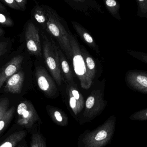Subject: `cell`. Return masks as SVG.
Returning <instances> with one entry per match:
<instances>
[{"label": "cell", "instance_id": "8", "mask_svg": "<svg viewBox=\"0 0 147 147\" xmlns=\"http://www.w3.org/2000/svg\"><path fill=\"white\" fill-rule=\"evenodd\" d=\"M125 81L133 89L147 94V72L137 70L129 71L126 73Z\"/></svg>", "mask_w": 147, "mask_h": 147}, {"label": "cell", "instance_id": "22", "mask_svg": "<svg viewBox=\"0 0 147 147\" xmlns=\"http://www.w3.org/2000/svg\"><path fill=\"white\" fill-rule=\"evenodd\" d=\"M106 7L111 14L117 18L119 14V5L115 0H107L105 1Z\"/></svg>", "mask_w": 147, "mask_h": 147}, {"label": "cell", "instance_id": "19", "mask_svg": "<svg viewBox=\"0 0 147 147\" xmlns=\"http://www.w3.org/2000/svg\"><path fill=\"white\" fill-rule=\"evenodd\" d=\"M34 16L36 20L40 24L43 28H47V18L45 9L41 6L37 5L34 7Z\"/></svg>", "mask_w": 147, "mask_h": 147}, {"label": "cell", "instance_id": "12", "mask_svg": "<svg viewBox=\"0 0 147 147\" xmlns=\"http://www.w3.org/2000/svg\"><path fill=\"white\" fill-rule=\"evenodd\" d=\"M69 103L74 116H77L84 108V99L77 87L69 85L67 89Z\"/></svg>", "mask_w": 147, "mask_h": 147}, {"label": "cell", "instance_id": "16", "mask_svg": "<svg viewBox=\"0 0 147 147\" xmlns=\"http://www.w3.org/2000/svg\"><path fill=\"white\" fill-rule=\"evenodd\" d=\"M57 50L60 60L61 69L63 73L64 76L69 84L72 83H73V77L69 65L66 60V58L64 55L62 50L58 46Z\"/></svg>", "mask_w": 147, "mask_h": 147}, {"label": "cell", "instance_id": "27", "mask_svg": "<svg viewBox=\"0 0 147 147\" xmlns=\"http://www.w3.org/2000/svg\"><path fill=\"white\" fill-rule=\"evenodd\" d=\"M3 3L7 5L9 7L16 10H22L19 7L15 0H4L1 1Z\"/></svg>", "mask_w": 147, "mask_h": 147}, {"label": "cell", "instance_id": "23", "mask_svg": "<svg viewBox=\"0 0 147 147\" xmlns=\"http://www.w3.org/2000/svg\"><path fill=\"white\" fill-rule=\"evenodd\" d=\"M130 119L134 121H147V108L136 112L130 117Z\"/></svg>", "mask_w": 147, "mask_h": 147}, {"label": "cell", "instance_id": "15", "mask_svg": "<svg viewBox=\"0 0 147 147\" xmlns=\"http://www.w3.org/2000/svg\"><path fill=\"white\" fill-rule=\"evenodd\" d=\"M72 26L78 35L90 48L94 49L97 53H99L98 46L93 40L91 35L81 25L76 22H72Z\"/></svg>", "mask_w": 147, "mask_h": 147}, {"label": "cell", "instance_id": "28", "mask_svg": "<svg viewBox=\"0 0 147 147\" xmlns=\"http://www.w3.org/2000/svg\"><path fill=\"white\" fill-rule=\"evenodd\" d=\"M7 42L2 41L0 42V57H1L7 51Z\"/></svg>", "mask_w": 147, "mask_h": 147}, {"label": "cell", "instance_id": "26", "mask_svg": "<svg viewBox=\"0 0 147 147\" xmlns=\"http://www.w3.org/2000/svg\"><path fill=\"white\" fill-rule=\"evenodd\" d=\"M129 52L130 54H131L134 58L147 64V54H146L131 51Z\"/></svg>", "mask_w": 147, "mask_h": 147}, {"label": "cell", "instance_id": "2", "mask_svg": "<svg viewBox=\"0 0 147 147\" xmlns=\"http://www.w3.org/2000/svg\"><path fill=\"white\" fill-rule=\"evenodd\" d=\"M45 9L47 18V30L56 39L68 58H72V48L69 33L65 30L59 16L54 10L47 6Z\"/></svg>", "mask_w": 147, "mask_h": 147}, {"label": "cell", "instance_id": "5", "mask_svg": "<svg viewBox=\"0 0 147 147\" xmlns=\"http://www.w3.org/2000/svg\"><path fill=\"white\" fill-rule=\"evenodd\" d=\"M106 104L101 91L95 90L92 91L85 102L83 116L85 121H90L101 114Z\"/></svg>", "mask_w": 147, "mask_h": 147}, {"label": "cell", "instance_id": "18", "mask_svg": "<svg viewBox=\"0 0 147 147\" xmlns=\"http://www.w3.org/2000/svg\"><path fill=\"white\" fill-rule=\"evenodd\" d=\"M81 53L85 62L86 65L92 80L95 78L96 73V64L92 58L90 56L88 51L82 46L80 47Z\"/></svg>", "mask_w": 147, "mask_h": 147}, {"label": "cell", "instance_id": "7", "mask_svg": "<svg viewBox=\"0 0 147 147\" xmlns=\"http://www.w3.org/2000/svg\"><path fill=\"white\" fill-rule=\"evenodd\" d=\"M27 48L30 54L40 57L41 44L38 30L32 22L28 23L25 31Z\"/></svg>", "mask_w": 147, "mask_h": 147}, {"label": "cell", "instance_id": "3", "mask_svg": "<svg viewBox=\"0 0 147 147\" xmlns=\"http://www.w3.org/2000/svg\"><path fill=\"white\" fill-rule=\"evenodd\" d=\"M69 37L72 48V59L74 72L79 79L81 88L88 89L91 86L93 80L87 70L78 41L70 33Z\"/></svg>", "mask_w": 147, "mask_h": 147}, {"label": "cell", "instance_id": "29", "mask_svg": "<svg viewBox=\"0 0 147 147\" xmlns=\"http://www.w3.org/2000/svg\"><path fill=\"white\" fill-rule=\"evenodd\" d=\"M17 4L22 10H25L26 8V4L27 3L26 0H15Z\"/></svg>", "mask_w": 147, "mask_h": 147}, {"label": "cell", "instance_id": "4", "mask_svg": "<svg viewBox=\"0 0 147 147\" xmlns=\"http://www.w3.org/2000/svg\"><path fill=\"white\" fill-rule=\"evenodd\" d=\"M43 54L47 68L58 85L60 86L63 78L57 46L46 38L43 44Z\"/></svg>", "mask_w": 147, "mask_h": 147}, {"label": "cell", "instance_id": "17", "mask_svg": "<svg viewBox=\"0 0 147 147\" xmlns=\"http://www.w3.org/2000/svg\"><path fill=\"white\" fill-rule=\"evenodd\" d=\"M26 135V131L22 130L10 135L1 145L0 147H15Z\"/></svg>", "mask_w": 147, "mask_h": 147}, {"label": "cell", "instance_id": "6", "mask_svg": "<svg viewBox=\"0 0 147 147\" xmlns=\"http://www.w3.org/2000/svg\"><path fill=\"white\" fill-rule=\"evenodd\" d=\"M17 123L26 128L32 127L37 122L40 121L39 117L31 102L25 101L18 105Z\"/></svg>", "mask_w": 147, "mask_h": 147}, {"label": "cell", "instance_id": "20", "mask_svg": "<svg viewBox=\"0 0 147 147\" xmlns=\"http://www.w3.org/2000/svg\"><path fill=\"white\" fill-rule=\"evenodd\" d=\"M15 111L14 107H11L8 110L0 120V134L2 132L6 126L9 123Z\"/></svg>", "mask_w": 147, "mask_h": 147}, {"label": "cell", "instance_id": "30", "mask_svg": "<svg viewBox=\"0 0 147 147\" xmlns=\"http://www.w3.org/2000/svg\"><path fill=\"white\" fill-rule=\"evenodd\" d=\"M7 9L4 5H3L1 2H0V13H3V12H6Z\"/></svg>", "mask_w": 147, "mask_h": 147}, {"label": "cell", "instance_id": "11", "mask_svg": "<svg viewBox=\"0 0 147 147\" xmlns=\"http://www.w3.org/2000/svg\"><path fill=\"white\" fill-rule=\"evenodd\" d=\"M65 1L74 9L81 11L89 16H90L93 13L102 12L101 6L95 1L67 0Z\"/></svg>", "mask_w": 147, "mask_h": 147}, {"label": "cell", "instance_id": "24", "mask_svg": "<svg viewBox=\"0 0 147 147\" xmlns=\"http://www.w3.org/2000/svg\"><path fill=\"white\" fill-rule=\"evenodd\" d=\"M9 100L7 98L0 99V120L9 109Z\"/></svg>", "mask_w": 147, "mask_h": 147}, {"label": "cell", "instance_id": "13", "mask_svg": "<svg viewBox=\"0 0 147 147\" xmlns=\"http://www.w3.org/2000/svg\"><path fill=\"white\" fill-rule=\"evenodd\" d=\"M24 78L25 73L23 71H19L15 73L6 81L4 91L12 94H20L22 89Z\"/></svg>", "mask_w": 147, "mask_h": 147}, {"label": "cell", "instance_id": "1", "mask_svg": "<svg viewBox=\"0 0 147 147\" xmlns=\"http://www.w3.org/2000/svg\"><path fill=\"white\" fill-rule=\"evenodd\" d=\"M115 124V117L112 116L96 129L91 131L86 130L79 140L80 147L105 146L113 137Z\"/></svg>", "mask_w": 147, "mask_h": 147}, {"label": "cell", "instance_id": "14", "mask_svg": "<svg viewBox=\"0 0 147 147\" xmlns=\"http://www.w3.org/2000/svg\"><path fill=\"white\" fill-rule=\"evenodd\" d=\"M47 111L53 121L60 127H66L69 123V118L60 109L51 106H47Z\"/></svg>", "mask_w": 147, "mask_h": 147}, {"label": "cell", "instance_id": "9", "mask_svg": "<svg viewBox=\"0 0 147 147\" xmlns=\"http://www.w3.org/2000/svg\"><path fill=\"white\" fill-rule=\"evenodd\" d=\"M35 75L38 86L45 95L50 98L56 96L57 91L56 85L45 68L37 67Z\"/></svg>", "mask_w": 147, "mask_h": 147}, {"label": "cell", "instance_id": "21", "mask_svg": "<svg viewBox=\"0 0 147 147\" xmlns=\"http://www.w3.org/2000/svg\"><path fill=\"white\" fill-rule=\"evenodd\" d=\"M30 147H47L45 141L41 134L37 132L33 133Z\"/></svg>", "mask_w": 147, "mask_h": 147}, {"label": "cell", "instance_id": "25", "mask_svg": "<svg viewBox=\"0 0 147 147\" xmlns=\"http://www.w3.org/2000/svg\"><path fill=\"white\" fill-rule=\"evenodd\" d=\"M0 24L6 26H13L14 22L9 16L0 13Z\"/></svg>", "mask_w": 147, "mask_h": 147}, {"label": "cell", "instance_id": "10", "mask_svg": "<svg viewBox=\"0 0 147 147\" xmlns=\"http://www.w3.org/2000/svg\"><path fill=\"white\" fill-rule=\"evenodd\" d=\"M24 58L21 55L14 57L0 70V89L11 76L18 72L21 67Z\"/></svg>", "mask_w": 147, "mask_h": 147}, {"label": "cell", "instance_id": "31", "mask_svg": "<svg viewBox=\"0 0 147 147\" xmlns=\"http://www.w3.org/2000/svg\"><path fill=\"white\" fill-rule=\"evenodd\" d=\"M5 33V32L3 29L0 28V37H1L3 34Z\"/></svg>", "mask_w": 147, "mask_h": 147}]
</instances>
